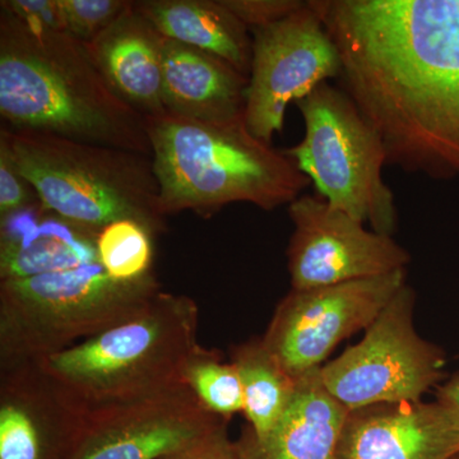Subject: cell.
<instances>
[{
    "label": "cell",
    "instance_id": "10",
    "mask_svg": "<svg viewBox=\"0 0 459 459\" xmlns=\"http://www.w3.org/2000/svg\"><path fill=\"white\" fill-rule=\"evenodd\" d=\"M406 276L403 270L338 285L291 289L277 305L262 342L295 379L320 369L338 344L370 327L406 285Z\"/></svg>",
    "mask_w": 459,
    "mask_h": 459
},
{
    "label": "cell",
    "instance_id": "25",
    "mask_svg": "<svg viewBox=\"0 0 459 459\" xmlns=\"http://www.w3.org/2000/svg\"><path fill=\"white\" fill-rule=\"evenodd\" d=\"M38 199V193L14 164L8 144L0 138V217L21 210Z\"/></svg>",
    "mask_w": 459,
    "mask_h": 459
},
{
    "label": "cell",
    "instance_id": "9",
    "mask_svg": "<svg viewBox=\"0 0 459 459\" xmlns=\"http://www.w3.org/2000/svg\"><path fill=\"white\" fill-rule=\"evenodd\" d=\"M252 33L246 123L255 138L272 144L283 131L290 104L338 80L340 53L310 0L285 20Z\"/></svg>",
    "mask_w": 459,
    "mask_h": 459
},
{
    "label": "cell",
    "instance_id": "18",
    "mask_svg": "<svg viewBox=\"0 0 459 459\" xmlns=\"http://www.w3.org/2000/svg\"><path fill=\"white\" fill-rule=\"evenodd\" d=\"M320 369L299 377L291 403L265 437L244 428L235 442L241 459H336L350 411L329 394Z\"/></svg>",
    "mask_w": 459,
    "mask_h": 459
},
{
    "label": "cell",
    "instance_id": "28",
    "mask_svg": "<svg viewBox=\"0 0 459 459\" xmlns=\"http://www.w3.org/2000/svg\"><path fill=\"white\" fill-rule=\"evenodd\" d=\"M437 401L452 411L459 424V371L435 389Z\"/></svg>",
    "mask_w": 459,
    "mask_h": 459
},
{
    "label": "cell",
    "instance_id": "4",
    "mask_svg": "<svg viewBox=\"0 0 459 459\" xmlns=\"http://www.w3.org/2000/svg\"><path fill=\"white\" fill-rule=\"evenodd\" d=\"M146 122L165 217L190 211L211 219L232 204L270 212L309 186L285 151L249 132L246 117L207 123L166 113Z\"/></svg>",
    "mask_w": 459,
    "mask_h": 459
},
{
    "label": "cell",
    "instance_id": "29",
    "mask_svg": "<svg viewBox=\"0 0 459 459\" xmlns=\"http://www.w3.org/2000/svg\"><path fill=\"white\" fill-rule=\"evenodd\" d=\"M453 459H459V453H458V455H455V458H453Z\"/></svg>",
    "mask_w": 459,
    "mask_h": 459
},
{
    "label": "cell",
    "instance_id": "24",
    "mask_svg": "<svg viewBox=\"0 0 459 459\" xmlns=\"http://www.w3.org/2000/svg\"><path fill=\"white\" fill-rule=\"evenodd\" d=\"M250 32L274 25L304 7L303 0H222Z\"/></svg>",
    "mask_w": 459,
    "mask_h": 459
},
{
    "label": "cell",
    "instance_id": "26",
    "mask_svg": "<svg viewBox=\"0 0 459 459\" xmlns=\"http://www.w3.org/2000/svg\"><path fill=\"white\" fill-rule=\"evenodd\" d=\"M0 8L35 31H65L59 0H3Z\"/></svg>",
    "mask_w": 459,
    "mask_h": 459
},
{
    "label": "cell",
    "instance_id": "8",
    "mask_svg": "<svg viewBox=\"0 0 459 459\" xmlns=\"http://www.w3.org/2000/svg\"><path fill=\"white\" fill-rule=\"evenodd\" d=\"M415 305L406 283L360 342L323 365V385L347 410L422 401L446 380V353L416 331Z\"/></svg>",
    "mask_w": 459,
    "mask_h": 459
},
{
    "label": "cell",
    "instance_id": "14",
    "mask_svg": "<svg viewBox=\"0 0 459 459\" xmlns=\"http://www.w3.org/2000/svg\"><path fill=\"white\" fill-rule=\"evenodd\" d=\"M82 421L57 400L32 362L2 370L0 459H66Z\"/></svg>",
    "mask_w": 459,
    "mask_h": 459
},
{
    "label": "cell",
    "instance_id": "17",
    "mask_svg": "<svg viewBox=\"0 0 459 459\" xmlns=\"http://www.w3.org/2000/svg\"><path fill=\"white\" fill-rule=\"evenodd\" d=\"M249 77L221 57L166 39L162 101L166 113L207 123L246 117Z\"/></svg>",
    "mask_w": 459,
    "mask_h": 459
},
{
    "label": "cell",
    "instance_id": "22",
    "mask_svg": "<svg viewBox=\"0 0 459 459\" xmlns=\"http://www.w3.org/2000/svg\"><path fill=\"white\" fill-rule=\"evenodd\" d=\"M186 382L216 415L230 420L235 413L243 412V385L237 368L231 362H223L219 352L204 349L199 353L186 369Z\"/></svg>",
    "mask_w": 459,
    "mask_h": 459
},
{
    "label": "cell",
    "instance_id": "20",
    "mask_svg": "<svg viewBox=\"0 0 459 459\" xmlns=\"http://www.w3.org/2000/svg\"><path fill=\"white\" fill-rule=\"evenodd\" d=\"M230 362L237 368L243 385L247 428L255 437H265L291 403L298 379L268 351L262 338L232 346Z\"/></svg>",
    "mask_w": 459,
    "mask_h": 459
},
{
    "label": "cell",
    "instance_id": "13",
    "mask_svg": "<svg viewBox=\"0 0 459 459\" xmlns=\"http://www.w3.org/2000/svg\"><path fill=\"white\" fill-rule=\"evenodd\" d=\"M459 424L439 401L382 403L350 411L336 459H453Z\"/></svg>",
    "mask_w": 459,
    "mask_h": 459
},
{
    "label": "cell",
    "instance_id": "23",
    "mask_svg": "<svg viewBox=\"0 0 459 459\" xmlns=\"http://www.w3.org/2000/svg\"><path fill=\"white\" fill-rule=\"evenodd\" d=\"M65 32L89 44L131 5V0H59Z\"/></svg>",
    "mask_w": 459,
    "mask_h": 459
},
{
    "label": "cell",
    "instance_id": "3",
    "mask_svg": "<svg viewBox=\"0 0 459 459\" xmlns=\"http://www.w3.org/2000/svg\"><path fill=\"white\" fill-rule=\"evenodd\" d=\"M198 325L192 298L161 291L132 319L32 364L57 400L87 416L186 385L204 351Z\"/></svg>",
    "mask_w": 459,
    "mask_h": 459
},
{
    "label": "cell",
    "instance_id": "27",
    "mask_svg": "<svg viewBox=\"0 0 459 459\" xmlns=\"http://www.w3.org/2000/svg\"><path fill=\"white\" fill-rule=\"evenodd\" d=\"M166 459H241L237 443L228 434V424L217 429L201 442Z\"/></svg>",
    "mask_w": 459,
    "mask_h": 459
},
{
    "label": "cell",
    "instance_id": "11",
    "mask_svg": "<svg viewBox=\"0 0 459 459\" xmlns=\"http://www.w3.org/2000/svg\"><path fill=\"white\" fill-rule=\"evenodd\" d=\"M294 232L287 247L292 290L338 285L406 270L410 253L394 237L332 208L316 195L289 205Z\"/></svg>",
    "mask_w": 459,
    "mask_h": 459
},
{
    "label": "cell",
    "instance_id": "21",
    "mask_svg": "<svg viewBox=\"0 0 459 459\" xmlns=\"http://www.w3.org/2000/svg\"><path fill=\"white\" fill-rule=\"evenodd\" d=\"M153 238L140 223H111L99 235L100 263L115 280L142 279L153 272Z\"/></svg>",
    "mask_w": 459,
    "mask_h": 459
},
{
    "label": "cell",
    "instance_id": "2",
    "mask_svg": "<svg viewBox=\"0 0 459 459\" xmlns=\"http://www.w3.org/2000/svg\"><path fill=\"white\" fill-rule=\"evenodd\" d=\"M0 117L14 131L152 157L146 117L111 90L86 44L35 31L0 8Z\"/></svg>",
    "mask_w": 459,
    "mask_h": 459
},
{
    "label": "cell",
    "instance_id": "6",
    "mask_svg": "<svg viewBox=\"0 0 459 459\" xmlns=\"http://www.w3.org/2000/svg\"><path fill=\"white\" fill-rule=\"evenodd\" d=\"M161 283L108 276L101 263L29 279L0 281L2 370L65 351L138 316Z\"/></svg>",
    "mask_w": 459,
    "mask_h": 459
},
{
    "label": "cell",
    "instance_id": "5",
    "mask_svg": "<svg viewBox=\"0 0 459 459\" xmlns=\"http://www.w3.org/2000/svg\"><path fill=\"white\" fill-rule=\"evenodd\" d=\"M0 138L42 204L68 221L98 234L117 221L168 231L152 157L4 126Z\"/></svg>",
    "mask_w": 459,
    "mask_h": 459
},
{
    "label": "cell",
    "instance_id": "19",
    "mask_svg": "<svg viewBox=\"0 0 459 459\" xmlns=\"http://www.w3.org/2000/svg\"><path fill=\"white\" fill-rule=\"evenodd\" d=\"M134 4L166 39L221 57L249 77L253 38L222 0H140Z\"/></svg>",
    "mask_w": 459,
    "mask_h": 459
},
{
    "label": "cell",
    "instance_id": "7",
    "mask_svg": "<svg viewBox=\"0 0 459 459\" xmlns=\"http://www.w3.org/2000/svg\"><path fill=\"white\" fill-rule=\"evenodd\" d=\"M295 105L305 134L296 146L283 150L286 155L332 208L394 237L398 211L383 179L386 156L379 135L349 96L329 82Z\"/></svg>",
    "mask_w": 459,
    "mask_h": 459
},
{
    "label": "cell",
    "instance_id": "1",
    "mask_svg": "<svg viewBox=\"0 0 459 459\" xmlns=\"http://www.w3.org/2000/svg\"><path fill=\"white\" fill-rule=\"evenodd\" d=\"M386 165L459 179V0H310Z\"/></svg>",
    "mask_w": 459,
    "mask_h": 459
},
{
    "label": "cell",
    "instance_id": "12",
    "mask_svg": "<svg viewBox=\"0 0 459 459\" xmlns=\"http://www.w3.org/2000/svg\"><path fill=\"white\" fill-rule=\"evenodd\" d=\"M229 422L208 410L188 385H181L83 416L66 459H166Z\"/></svg>",
    "mask_w": 459,
    "mask_h": 459
},
{
    "label": "cell",
    "instance_id": "16",
    "mask_svg": "<svg viewBox=\"0 0 459 459\" xmlns=\"http://www.w3.org/2000/svg\"><path fill=\"white\" fill-rule=\"evenodd\" d=\"M165 41V36L132 2L86 48L111 90L144 117H152L166 114L162 101Z\"/></svg>",
    "mask_w": 459,
    "mask_h": 459
},
{
    "label": "cell",
    "instance_id": "15",
    "mask_svg": "<svg viewBox=\"0 0 459 459\" xmlns=\"http://www.w3.org/2000/svg\"><path fill=\"white\" fill-rule=\"evenodd\" d=\"M98 232L40 201L0 217V281L29 279L100 262Z\"/></svg>",
    "mask_w": 459,
    "mask_h": 459
}]
</instances>
